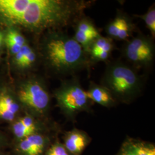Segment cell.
<instances>
[{
    "label": "cell",
    "mask_w": 155,
    "mask_h": 155,
    "mask_svg": "<svg viewBox=\"0 0 155 155\" xmlns=\"http://www.w3.org/2000/svg\"><path fill=\"white\" fill-rule=\"evenodd\" d=\"M121 155H137L136 153L135 150L134 148V147H130L129 148H128L127 150H125Z\"/></svg>",
    "instance_id": "22"
},
{
    "label": "cell",
    "mask_w": 155,
    "mask_h": 155,
    "mask_svg": "<svg viewBox=\"0 0 155 155\" xmlns=\"http://www.w3.org/2000/svg\"><path fill=\"white\" fill-rule=\"evenodd\" d=\"M106 31L109 38L125 40L133 32V25L127 17L120 13L107 25Z\"/></svg>",
    "instance_id": "7"
},
{
    "label": "cell",
    "mask_w": 155,
    "mask_h": 155,
    "mask_svg": "<svg viewBox=\"0 0 155 155\" xmlns=\"http://www.w3.org/2000/svg\"><path fill=\"white\" fill-rule=\"evenodd\" d=\"M137 155H155L154 148L143 144L133 145Z\"/></svg>",
    "instance_id": "18"
},
{
    "label": "cell",
    "mask_w": 155,
    "mask_h": 155,
    "mask_svg": "<svg viewBox=\"0 0 155 155\" xmlns=\"http://www.w3.org/2000/svg\"><path fill=\"white\" fill-rule=\"evenodd\" d=\"M45 137L34 133L21 140L18 150L23 155H40L45 150Z\"/></svg>",
    "instance_id": "9"
},
{
    "label": "cell",
    "mask_w": 155,
    "mask_h": 155,
    "mask_svg": "<svg viewBox=\"0 0 155 155\" xmlns=\"http://www.w3.org/2000/svg\"><path fill=\"white\" fill-rule=\"evenodd\" d=\"M84 7V2L62 0H29L16 21L32 30L66 25Z\"/></svg>",
    "instance_id": "1"
},
{
    "label": "cell",
    "mask_w": 155,
    "mask_h": 155,
    "mask_svg": "<svg viewBox=\"0 0 155 155\" xmlns=\"http://www.w3.org/2000/svg\"><path fill=\"white\" fill-rule=\"evenodd\" d=\"M18 110L19 106L9 95H0V112L16 115Z\"/></svg>",
    "instance_id": "13"
},
{
    "label": "cell",
    "mask_w": 155,
    "mask_h": 155,
    "mask_svg": "<svg viewBox=\"0 0 155 155\" xmlns=\"http://www.w3.org/2000/svg\"><path fill=\"white\" fill-rule=\"evenodd\" d=\"M18 97L24 105L40 113L44 112L49 105V94L37 81H30L23 84L18 91Z\"/></svg>",
    "instance_id": "6"
},
{
    "label": "cell",
    "mask_w": 155,
    "mask_h": 155,
    "mask_svg": "<svg viewBox=\"0 0 155 155\" xmlns=\"http://www.w3.org/2000/svg\"><path fill=\"white\" fill-rule=\"evenodd\" d=\"M76 30L92 35L96 38L101 36L98 30L94 26L93 23L85 18H83L78 22Z\"/></svg>",
    "instance_id": "14"
},
{
    "label": "cell",
    "mask_w": 155,
    "mask_h": 155,
    "mask_svg": "<svg viewBox=\"0 0 155 155\" xmlns=\"http://www.w3.org/2000/svg\"><path fill=\"white\" fill-rule=\"evenodd\" d=\"M29 0H0V18L15 22L24 12Z\"/></svg>",
    "instance_id": "8"
},
{
    "label": "cell",
    "mask_w": 155,
    "mask_h": 155,
    "mask_svg": "<svg viewBox=\"0 0 155 155\" xmlns=\"http://www.w3.org/2000/svg\"><path fill=\"white\" fill-rule=\"evenodd\" d=\"M36 55L33 50H31L29 52L28 54L25 56L24 61L22 62V68H27L31 66L34 62L36 61Z\"/></svg>",
    "instance_id": "20"
},
{
    "label": "cell",
    "mask_w": 155,
    "mask_h": 155,
    "mask_svg": "<svg viewBox=\"0 0 155 155\" xmlns=\"http://www.w3.org/2000/svg\"><path fill=\"white\" fill-rule=\"evenodd\" d=\"M3 39H4V35H3V33L0 32V47H1V45H2Z\"/></svg>",
    "instance_id": "23"
},
{
    "label": "cell",
    "mask_w": 155,
    "mask_h": 155,
    "mask_svg": "<svg viewBox=\"0 0 155 155\" xmlns=\"http://www.w3.org/2000/svg\"><path fill=\"white\" fill-rule=\"evenodd\" d=\"M113 49V44L110 38L100 36L93 41L89 50L90 55L95 53L106 51L111 53Z\"/></svg>",
    "instance_id": "12"
},
{
    "label": "cell",
    "mask_w": 155,
    "mask_h": 155,
    "mask_svg": "<svg viewBox=\"0 0 155 155\" xmlns=\"http://www.w3.org/2000/svg\"><path fill=\"white\" fill-rule=\"evenodd\" d=\"M13 130L16 137L21 140L33 134L36 132L34 130L26 127L20 120L13 124Z\"/></svg>",
    "instance_id": "16"
},
{
    "label": "cell",
    "mask_w": 155,
    "mask_h": 155,
    "mask_svg": "<svg viewBox=\"0 0 155 155\" xmlns=\"http://www.w3.org/2000/svg\"><path fill=\"white\" fill-rule=\"evenodd\" d=\"M6 38L10 39L17 45L22 47L25 45V40L21 33L15 30H9L7 33Z\"/></svg>",
    "instance_id": "17"
},
{
    "label": "cell",
    "mask_w": 155,
    "mask_h": 155,
    "mask_svg": "<svg viewBox=\"0 0 155 155\" xmlns=\"http://www.w3.org/2000/svg\"><path fill=\"white\" fill-rule=\"evenodd\" d=\"M45 155H70L68 152L61 144L56 143L54 145Z\"/></svg>",
    "instance_id": "19"
},
{
    "label": "cell",
    "mask_w": 155,
    "mask_h": 155,
    "mask_svg": "<svg viewBox=\"0 0 155 155\" xmlns=\"http://www.w3.org/2000/svg\"><path fill=\"white\" fill-rule=\"evenodd\" d=\"M55 95L61 110L68 116L84 110L90 101L86 91L75 79L64 81Z\"/></svg>",
    "instance_id": "4"
},
{
    "label": "cell",
    "mask_w": 155,
    "mask_h": 155,
    "mask_svg": "<svg viewBox=\"0 0 155 155\" xmlns=\"http://www.w3.org/2000/svg\"><path fill=\"white\" fill-rule=\"evenodd\" d=\"M46 58L56 71L67 74L85 66L86 52L74 38L66 33H55L45 45Z\"/></svg>",
    "instance_id": "2"
},
{
    "label": "cell",
    "mask_w": 155,
    "mask_h": 155,
    "mask_svg": "<svg viewBox=\"0 0 155 155\" xmlns=\"http://www.w3.org/2000/svg\"><path fill=\"white\" fill-rule=\"evenodd\" d=\"M5 43L8 48L11 51L12 53L15 55L20 51L22 47L20 45H17L15 42L12 41L10 39L7 38H5Z\"/></svg>",
    "instance_id": "21"
},
{
    "label": "cell",
    "mask_w": 155,
    "mask_h": 155,
    "mask_svg": "<svg viewBox=\"0 0 155 155\" xmlns=\"http://www.w3.org/2000/svg\"><path fill=\"white\" fill-rule=\"evenodd\" d=\"M144 20L147 27L150 30L152 37L155 36V6H151L149 10L144 15L137 16Z\"/></svg>",
    "instance_id": "15"
},
{
    "label": "cell",
    "mask_w": 155,
    "mask_h": 155,
    "mask_svg": "<svg viewBox=\"0 0 155 155\" xmlns=\"http://www.w3.org/2000/svg\"><path fill=\"white\" fill-rule=\"evenodd\" d=\"M86 95L89 100L104 106H109L114 104V98L110 93L102 85L91 83L89 89L86 91Z\"/></svg>",
    "instance_id": "10"
},
{
    "label": "cell",
    "mask_w": 155,
    "mask_h": 155,
    "mask_svg": "<svg viewBox=\"0 0 155 155\" xmlns=\"http://www.w3.org/2000/svg\"><path fill=\"white\" fill-rule=\"evenodd\" d=\"M87 144V139L84 133L74 130L67 134L64 147L73 155H79L84 149Z\"/></svg>",
    "instance_id": "11"
},
{
    "label": "cell",
    "mask_w": 155,
    "mask_h": 155,
    "mask_svg": "<svg viewBox=\"0 0 155 155\" xmlns=\"http://www.w3.org/2000/svg\"><path fill=\"white\" fill-rule=\"evenodd\" d=\"M124 54L127 61L136 66H148L153 61L155 45L150 38L140 35L126 45Z\"/></svg>",
    "instance_id": "5"
},
{
    "label": "cell",
    "mask_w": 155,
    "mask_h": 155,
    "mask_svg": "<svg viewBox=\"0 0 155 155\" xmlns=\"http://www.w3.org/2000/svg\"><path fill=\"white\" fill-rule=\"evenodd\" d=\"M142 81L132 68L121 62H114L107 67L102 86L120 100H130L139 94Z\"/></svg>",
    "instance_id": "3"
}]
</instances>
